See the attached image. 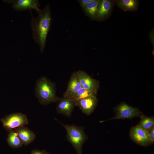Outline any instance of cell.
I'll return each instance as SVG.
<instances>
[{"instance_id": "1", "label": "cell", "mask_w": 154, "mask_h": 154, "mask_svg": "<svg viewBox=\"0 0 154 154\" xmlns=\"http://www.w3.org/2000/svg\"><path fill=\"white\" fill-rule=\"evenodd\" d=\"M38 13L36 18L32 15L31 24L33 32V38L39 46L40 52L44 49L47 36L51 27L52 18L51 8L47 5Z\"/></svg>"}, {"instance_id": "2", "label": "cell", "mask_w": 154, "mask_h": 154, "mask_svg": "<svg viewBox=\"0 0 154 154\" xmlns=\"http://www.w3.org/2000/svg\"><path fill=\"white\" fill-rule=\"evenodd\" d=\"M56 87L54 83L45 76L37 80L35 88V94L39 102L47 105L58 102L60 98L56 94Z\"/></svg>"}, {"instance_id": "3", "label": "cell", "mask_w": 154, "mask_h": 154, "mask_svg": "<svg viewBox=\"0 0 154 154\" xmlns=\"http://www.w3.org/2000/svg\"><path fill=\"white\" fill-rule=\"evenodd\" d=\"M55 119L65 129L67 132L66 138L72 144L77 154H82L83 145L87 138L83 129L74 125L64 124Z\"/></svg>"}, {"instance_id": "4", "label": "cell", "mask_w": 154, "mask_h": 154, "mask_svg": "<svg viewBox=\"0 0 154 154\" xmlns=\"http://www.w3.org/2000/svg\"><path fill=\"white\" fill-rule=\"evenodd\" d=\"M3 127L7 131L25 126L28 124L27 115L20 113L8 115L1 119Z\"/></svg>"}, {"instance_id": "5", "label": "cell", "mask_w": 154, "mask_h": 154, "mask_svg": "<svg viewBox=\"0 0 154 154\" xmlns=\"http://www.w3.org/2000/svg\"><path fill=\"white\" fill-rule=\"evenodd\" d=\"M129 135L134 142L144 147L148 146L154 142L151 139L148 131L137 125L131 127Z\"/></svg>"}, {"instance_id": "6", "label": "cell", "mask_w": 154, "mask_h": 154, "mask_svg": "<svg viewBox=\"0 0 154 154\" xmlns=\"http://www.w3.org/2000/svg\"><path fill=\"white\" fill-rule=\"evenodd\" d=\"M115 110L116 114L115 116L106 121L112 119H131L143 115V114L137 108L124 103L117 106Z\"/></svg>"}, {"instance_id": "7", "label": "cell", "mask_w": 154, "mask_h": 154, "mask_svg": "<svg viewBox=\"0 0 154 154\" xmlns=\"http://www.w3.org/2000/svg\"><path fill=\"white\" fill-rule=\"evenodd\" d=\"M77 72L82 87L96 94L99 87V82L84 71L79 70Z\"/></svg>"}, {"instance_id": "8", "label": "cell", "mask_w": 154, "mask_h": 154, "mask_svg": "<svg viewBox=\"0 0 154 154\" xmlns=\"http://www.w3.org/2000/svg\"><path fill=\"white\" fill-rule=\"evenodd\" d=\"M116 0H101L96 21L100 22L108 19L111 15Z\"/></svg>"}, {"instance_id": "9", "label": "cell", "mask_w": 154, "mask_h": 154, "mask_svg": "<svg viewBox=\"0 0 154 154\" xmlns=\"http://www.w3.org/2000/svg\"><path fill=\"white\" fill-rule=\"evenodd\" d=\"M5 3L12 4L13 8L17 11H23L34 9L37 12L41 9L38 0H3Z\"/></svg>"}, {"instance_id": "10", "label": "cell", "mask_w": 154, "mask_h": 154, "mask_svg": "<svg viewBox=\"0 0 154 154\" xmlns=\"http://www.w3.org/2000/svg\"><path fill=\"white\" fill-rule=\"evenodd\" d=\"M77 100L74 98H60L56 107L57 112L70 117L74 107L76 106Z\"/></svg>"}, {"instance_id": "11", "label": "cell", "mask_w": 154, "mask_h": 154, "mask_svg": "<svg viewBox=\"0 0 154 154\" xmlns=\"http://www.w3.org/2000/svg\"><path fill=\"white\" fill-rule=\"evenodd\" d=\"M98 102L96 96H91L77 100L76 106H78L84 114L89 116L94 111Z\"/></svg>"}, {"instance_id": "12", "label": "cell", "mask_w": 154, "mask_h": 154, "mask_svg": "<svg viewBox=\"0 0 154 154\" xmlns=\"http://www.w3.org/2000/svg\"><path fill=\"white\" fill-rule=\"evenodd\" d=\"M82 88L77 71L73 72L68 84L67 88L63 94V97L73 98L76 92Z\"/></svg>"}, {"instance_id": "13", "label": "cell", "mask_w": 154, "mask_h": 154, "mask_svg": "<svg viewBox=\"0 0 154 154\" xmlns=\"http://www.w3.org/2000/svg\"><path fill=\"white\" fill-rule=\"evenodd\" d=\"M23 145H28L33 142L36 138L35 134L27 127L23 126L14 129Z\"/></svg>"}, {"instance_id": "14", "label": "cell", "mask_w": 154, "mask_h": 154, "mask_svg": "<svg viewBox=\"0 0 154 154\" xmlns=\"http://www.w3.org/2000/svg\"><path fill=\"white\" fill-rule=\"evenodd\" d=\"M101 0H93L82 7L86 16L92 21H96L98 10Z\"/></svg>"}, {"instance_id": "15", "label": "cell", "mask_w": 154, "mask_h": 154, "mask_svg": "<svg viewBox=\"0 0 154 154\" xmlns=\"http://www.w3.org/2000/svg\"><path fill=\"white\" fill-rule=\"evenodd\" d=\"M116 4L124 11L134 12L138 9L139 4L138 0H116Z\"/></svg>"}, {"instance_id": "16", "label": "cell", "mask_w": 154, "mask_h": 154, "mask_svg": "<svg viewBox=\"0 0 154 154\" xmlns=\"http://www.w3.org/2000/svg\"><path fill=\"white\" fill-rule=\"evenodd\" d=\"M7 141L9 146L13 149L21 147L23 145L17 133L14 129L9 131Z\"/></svg>"}, {"instance_id": "17", "label": "cell", "mask_w": 154, "mask_h": 154, "mask_svg": "<svg viewBox=\"0 0 154 154\" xmlns=\"http://www.w3.org/2000/svg\"><path fill=\"white\" fill-rule=\"evenodd\" d=\"M140 121L137 126L148 131L154 126L153 117H147L143 115L140 116Z\"/></svg>"}, {"instance_id": "18", "label": "cell", "mask_w": 154, "mask_h": 154, "mask_svg": "<svg viewBox=\"0 0 154 154\" xmlns=\"http://www.w3.org/2000/svg\"><path fill=\"white\" fill-rule=\"evenodd\" d=\"M91 96H96V94L82 87L75 94L74 98L78 100Z\"/></svg>"}, {"instance_id": "19", "label": "cell", "mask_w": 154, "mask_h": 154, "mask_svg": "<svg viewBox=\"0 0 154 154\" xmlns=\"http://www.w3.org/2000/svg\"><path fill=\"white\" fill-rule=\"evenodd\" d=\"M93 0H77V1L82 8L92 2Z\"/></svg>"}, {"instance_id": "20", "label": "cell", "mask_w": 154, "mask_h": 154, "mask_svg": "<svg viewBox=\"0 0 154 154\" xmlns=\"http://www.w3.org/2000/svg\"><path fill=\"white\" fill-rule=\"evenodd\" d=\"M149 37L150 41L153 45V47L154 46V29H153L150 31L149 34Z\"/></svg>"}, {"instance_id": "21", "label": "cell", "mask_w": 154, "mask_h": 154, "mask_svg": "<svg viewBox=\"0 0 154 154\" xmlns=\"http://www.w3.org/2000/svg\"><path fill=\"white\" fill-rule=\"evenodd\" d=\"M149 136L152 140L154 142V126L148 131Z\"/></svg>"}, {"instance_id": "22", "label": "cell", "mask_w": 154, "mask_h": 154, "mask_svg": "<svg viewBox=\"0 0 154 154\" xmlns=\"http://www.w3.org/2000/svg\"><path fill=\"white\" fill-rule=\"evenodd\" d=\"M43 150L40 151L39 150L35 149L33 150L31 152V154H42Z\"/></svg>"}, {"instance_id": "23", "label": "cell", "mask_w": 154, "mask_h": 154, "mask_svg": "<svg viewBox=\"0 0 154 154\" xmlns=\"http://www.w3.org/2000/svg\"><path fill=\"white\" fill-rule=\"evenodd\" d=\"M43 152L42 154H51L48 153L46 152V151L44 150H43Z\"/></svg>"}]
</instances>
